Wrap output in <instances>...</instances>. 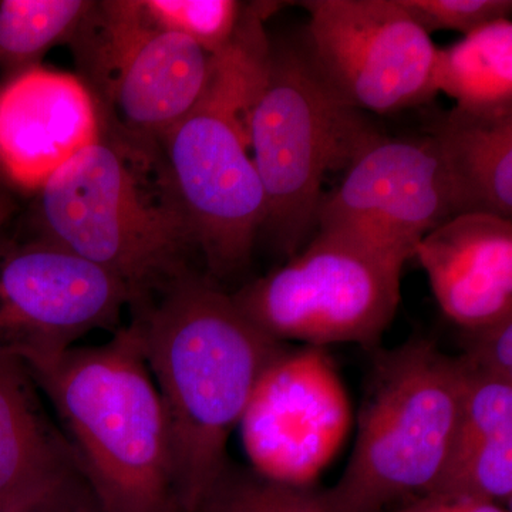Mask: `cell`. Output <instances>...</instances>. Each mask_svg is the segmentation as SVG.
Instances as JSON below:
<instances>
[{
  "label": "cell",
  "mask_w": 512,
  "mask_h": 512,
  "mask_svg": "<svg viewBox=\"0 0 512 512\" xmlns=\"http://www.w3.org/2000/svg\"><path fill=\"white\" fill-rule=\"evenodd\" d=\"M148 18L197 43L208 55L227 49L244 16L235 0H141Z\"/></svg>",
  "instance_id": "obj_21"
},
{
  "label": "cell",
  "mask_w": 512,
  "mask_h": 512,
  "mask_svg": "<svg viewBox=\"0 0 512 512\" xmlns=\"http://www.w3.org/2000/svg\"><path fill=\"white\" fill-rule=\"evenodd\" d=\"M463 332L464 353L458 359L464 370L512 382V316Z\"/></svg>",
  "instance_id": "obj_24"
},
{
  "label": "cell",
  "mask_w": 512,
  "mask_h": 512,
  "mask_svg": "<svg viewBox=\"0 0 512 512\" xmlns=\"http://www.w3.org/2000/svg\"><path fill=\"white\" fill-rule=\"evenodd\" d=\"M249 153L276 247L293 256L318 227L330 171L348 167L377 131L323 79L306 47L271 46L248 111Z\"/></svg>",
  "instance_id": "obj_5"
},
{
  "label": "cell",
  "mask_w": 512,
  "mask_h": 512,
  "mask_svg": "<svg viewBox=\"0 0 512 512\" xmlns=\"http://www.w3.org/2000/svg\"><path fill=\"white\" fill-rule=\"evenodd\" d=\"M406 262L360 239L318 229L308 247L239 289L232 301L279 342L372 348L396 316Z\"/></svg>",
  "instance_id": "obj_6"
},
{
  "label": "cell",
  "mask_w": 512,
  "mask_h": 512,
  "mask_svg": "<svg viewBox=\"0 0 512 512\" xmlns=\"http://www.w3.org/2000/svg\"><path fill=\"white\" fill-rule=\"evenodd\" d=\"M197 512H332L309 485L285 483L231 466L212 485Z\"/></svg>",
  "instance_id": "obj_19"
},
{
  "label": "cell",
  "mask_w": 512,
  "mask_h": 512,
  "mask_svg": "<svg viewBox=\"0 0 512 512\" xmlns=\"http://www.w3.org/2000/svg\"><path fill=\"white\" fill-rule=\"evenodd\" d=\"M247 86L212 69L200 103L160 138L198 251L217 278L242 271L264 228L265 195L249 153Z\"/></svg>",
  "instance_id": "obj_7"
},
{
  "label": "cell",
  "mask_w": 512,
  "mask_h": 512,
  "mask_svg": "<svg viewBox=\"0 0 512 512\" xmlns=\"http://www.w3.org/2000/svg\"><path fill=\"white\" fill-rule=\"evenodd\" d=\"M305 47L340 99L390 114L433 99L437 47L397 0H308Z\"/></svg>",
  "instance_id": "obj_10"
},
{
  "label": "cell",
  "mask_w": 512,
  "mask_h": 512,
  "mask_svg": "<svg viewBox=\"0 0 512 512\" xmlns=\"http://www.w3.org/2000/svg\"><path fill=\"white\" fill-rule=\"evenodd\" d=\"M13 211H15V204L10 197L9 188L0 183V229L12 217Z\"/></svg>",
  "instance_id": "obj_27"
},
{
  "label": "cell",
  "mask_w": 512,
  "mask_h": 512,
  "mask_svg": "<svg viewBox=\"0 0 512 512\" xmlns=\"http://www.w3.org/2000/svg\"><path fill=\"white\" fill-rule=\"evenodd\" d=\"M437 93L474 114L512 113V22L500 19L437 49Z\"/></svg>",
  "instance_id": "obj_17"
},
{
  "label": "cell",
  "mask_w": 512,
  "mask_h": 512,
  "mask_svg": "<svg viewBox=\"0 0 512 512\" xmlns=\"http://www.w3.org/2000/svg\"><path fill=\"white\" fill-rule=\"evenodd\" d=\"M434 298L463 330L512 316V221L458 214L417 244Z\"/></svg>",
  "instance_id": "obj_14"
},
{
  "label": "cell",
  "mask_w": 512,
  "mask_h": 512,
  "mask_svg": "<svg viewBox=\"0 0 512 512\" xmlns=\"http://www.w3.org/2000/svg\"><path fill=\"white\" fill-rule=\"evenodd\" d=\"M410 18L431 33L436 30L470 35L500 19H510L511 0H397Z\"/></svg>",
  "instance_id": "obj_23"
},
{
  "label": "cell",
  "mask_w": 512,
  "mask_h": 512,
  "mask_svg": "<svg viewBox=\"0 0 512 512\" xmlns=\"http://www.w3.org/2000/svg\"><path fill=\"white\" fill-rule=\"evenodd\" d=\"M104 120L158 141L200 103L212 56L156 25L141 0L93 2L70 40Z\"/></svg>",
  "instance_id": "obj_8"
},
{
  "label": "cell",
  "mask_w": 512,
  "mask_h": 512,
  "mask_svg": "<svg viewBox=\"0 0 512 512\" xmlns=\"http://www.w3.org/2000/svg\"><path fill=\"white\" fill-rule=\"evenodd\" d=\"M29 512H103L99 504L94 500L87 485L82 481L73 484L72 487L50 498L46 503L33 508Z\"/></svg>",
  "instance_id": "obj_26"
},
{
  "label": "cell",
  "mask_w": 512,
  "mask_h": 512,
  "mask_svg": "<svg viewBox=\"0 0 512 512\" xmlns=\"http://www.w3.org/2000/svg\"><path fill=\"white\" fill-rule=\"evenodd\" d=\"M103 113L79 76L33 66L0 87V183L36 194L100 136Z\"/></svg>",
  "instance_id": "obj_13"
},
{
  "label": "cell",
  "mask_w": 512,
  "mask_h": 512,
  "mask_svg": "<svg viewBox=\"0 0 512 512\" xmlns=\"http://www.w3.org/2000/svg\"><path fill=\"white\" fill-rule=\"evenodd\" d=\"M454 211L433 138L375 137L357 151L338 188L323 197L318 229L360 239L409 261Z\"/></svg>",
  "instance_id": "obj_11"
},
{
  "label": "cell",
  "mask_w": 512,
  "mask_h": 512,
  "mask_svg": "<svg viewBox=\"0 0 512 512\" xmlns=\"http://www.w3.org/2000/svg\"><path fill=\"white\" fill-rule=\"evenodd\" d=\"M128 305L126 285L46 238L0 239V356L30 375L87 333L119 329Z\"/></svg>",
  "instance_id": "obj_9"
},
{
  "label": "cell",
  "mask_w": 512,
  "mask_h": 512,
  "mask_svg": "<svg viewBox=\"0 0 512 512\" xmlns=\"http://www.w3.org/2000/svg\"><path fill=\"white\" fill-rule=\"evenodd\" d=\"M131 323L167 413L175 508L197 512L228 467L229 436L256 384L286 346L191 271L134 306Z\"/></svg>",
  "instance_id": "obj_1"
},
{
  "label": "cell",
  "mask_w": 512,
  "mask_h": 512,
  "mask_svg": "<svg viewBox=\"0 0 512 512\" xmlns=\"http://www.w3.org/2000/svg\"><path fill=\"white\" fill-rule=\"evenodd\" d=\"M40 237L126 285L140 305L198 251L160 141L104 120L100 136L36 192Z\"/></svg>",
  "instance_id": "obj_2"
},
{
  "label": "cell",
  "mask_w": 512,
  "mask_h": 512,
  "mask_svg": "<svg viewBox=\"0 0 512 512\" xmlns=\"http://www.w3.org/2000/svg\"><path fill=\"white\" fill-rule=\"evenodd\" d=\"M239 426L255 471L309 485L349 427L348 397L326 353L285 349L256 384Z\"/></svg>",
  "instance_id": "obj_12"
},
{
  "label": "cell",
  "mask_w": 512,
  "mask_h": 512,
  "mask_svg": "<svg viewBox=\"0 0 512 512\" xmlns=\"http://www.w3.org/2000/svg\"><path fill=\"white\" fill-rule=\"evenodd\" d=\"M92 5L89 0H2L0 64L12 76L37 66L47 50L70 43Z\"/></svg>",
  "instance_id": "obj_18"
},
{
  "label": "cell",
  "mask_w": 512,
  "mask_h": 512,
  "mask_svg": "<svg viewBox=\"0 0 512 512\" xmlns=\"http://www.w3.org/2000/svg\"><path fill=\"white\" fill-rule=\"evenodd\" d=\"M394 512H511V510L503 505L467 497V495L427 493L413 498Z\"/></svg>",
  "instance_id": "obj_25"
},
{
  "label": "cell",
  "mask_w": 512,
  "mask_h": 512,
  "mask_svg": "<svg viewBox=\"0 0 512 512\" xmlns=\"http://www.w3.org/2000/svg\"><path fill=\"white\" fill-rule=\"evenodd\" d=\"M30 376L55 406L101 511L174 512L167 413L133 323Z\"/></svg>",
  "instance_id": "obj_3"
},
{
  "label": "cell",
  "mask_w": 512,
  "mask_h": 512,
  "mask_svg": "<svg viewBox=\"0 0 512 512\" xmlns=\"http://www.w3.org/2000/svg\"><path fill=\"white\" fill-rule=\"evenodd\" d=\"M466 373L458 357L412 338L373 357L359 431L338 484L323 491L332 512H384L430 493L456 443Z\"/></svg>",
  "instance_id": "obj_4"
},
{
  "label": "cell",
  "mask_w": 512,
  "mask_h": 512,
  "mask_svg": "<svg viewBox=\"0 0 512 512\" xmlns=\"http://www.w3.org/2000/svg\"><path fill=\"white\" fill-rule=\"evenodd\" d=\"M433 138L458 214L512 221V113L457 109L434 120Z\"/></svg>",
  "instance_id": "obj_16"
},
{
  "label": "cell",
  "mask_w": 512,
  "mask_h": 512,
  "mask_svg": "<svg viewBox=\"0 0 512 512\" xmlns=\"http://www.w3.org/2000/svg\"><path fill=\"white\" fill-rule=\"evenodd\" d=\"M430 493L467 495L510 508L512 434L478 441L454 453Z\"/></svg>",
  "instance_id": "obj_20"
},
{
  "label": "cell",
  "mask_w": 512,
  "mask_h": 512,
  "mask_svg": "<svg viewBox=\"0 0 512 512\" xmlns=\"http://www.w3.org/2000/svg\"><path fill=\"white\" fill-rule=\"evenodd\" d=\"M464 373L466 387L451 456L478 441L512 434V382Z\"/></svg>",
  "instance_id": "obj_22"
},
{
  "label": "cell",
  "mask_w": 512,
  "mask_h": 512,
  "mask_svg": "<svg viewBox=\"0 0 512 512\" xmlns=\"http://www.w3.org/2000/svg\"><path fill=\"white\" fill-rule=\"evenodd\" d=\"M29 376L25 366L0 356V512L32 511L82 476Z\"/></svg>",
  "instance_id": "obj_15"
}]
</instances>
